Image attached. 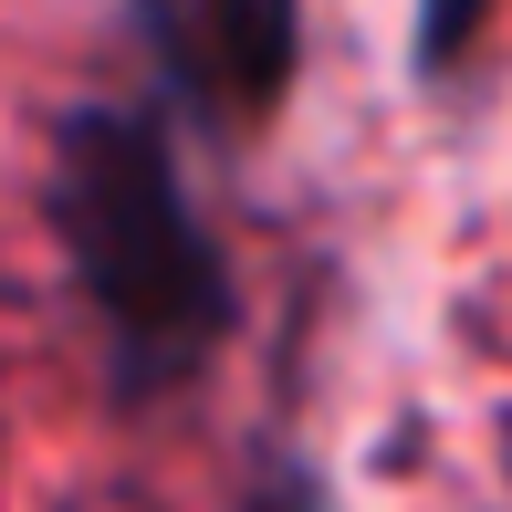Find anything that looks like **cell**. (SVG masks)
Returning a JSON list of instances; mask_svg holds the SVG:
<instances>
[{
  "label": "cell",
  "instance_id": "1",
  "mask_svg": "<svg viewBox=\"0 0 512 512\" xmlns=\"http://www.w3.org/2000/svg\"><path fill=\"white\" fill-rule=\"evenodd\" d=\"M42 209H53V241L105 324L115 398H168L230 345L241 293H230V262L199 230L189 189H178V157L157 136V115L74 105L53 126Z\"/></svg>",
  "mask_w": 512,
  "mask_h": 512
},
{
  "label": "cell",
  "instance_id": "2",
  "mask_svg": "<svg viewBox=\"0 0 512 512\" xmlns=\"http://www.w3.org/2000/svg\"><path fill=\"white\" fill-rule=\"evenodd\" d=\"M293 42H304V0H189V84L220 95L230 115L283 105L293 84Z\"/></svg>",
  "mask_w": 512,
  "mask_h": 512
},
{
  "label": "cell",
  "instance_id": "3",
  "mask_svg": "<svg viewBox=\"0 0 512 512\" xmlns=\"http://www.w3.org/2000/svg\"><path fill=\"white\" fill-rule=\"evenodd\" d=\"M481 11H492V0H418V74H450L460 53H471V32H481Z\"/></svg>",
  "mask_w": 512,
  "mask_h": 512
},
{
  "label": "cell",
  "instance_id": "4",
  "mask_svg": "<svg viewBox=\"0 0 512 512\" xmlns=\"http://www.w3.org/2000/svg\"><path fill=\"white\" fill-rule=\"evenodd\" d=\"M262 512H324V502H304V492H272V502H262Z\"/></svg>",
  "mask_w": 512,
  "mask_h": 512
}]
</instances>
